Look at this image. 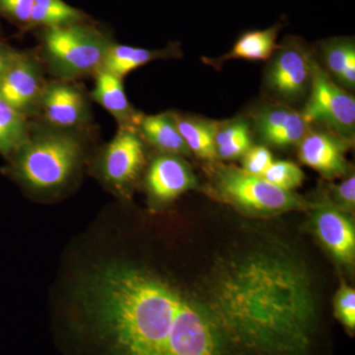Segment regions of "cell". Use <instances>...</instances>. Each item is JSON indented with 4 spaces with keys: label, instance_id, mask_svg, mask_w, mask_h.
<instances>
[{
    "label": "cell",
    "instance_id": "cell-1",
    "mask_svg": "<svg viewBox=\"0 0 355 355\" xmlns=\"http://www.w3.org/2000/svg\"><path fill=\"white\" fill-rule=\"evenodd\" d=\"M83 292L111 355H229L205 306L153 273L110 263L88 277Z\"/></svg>",
    "mask_w": 355,
    "mask_h": 355
},
{
    "label": "cell",
    "instance_id": "cell-2",
    "mask_svg": "<svg viewBox=\"0 0 355 355\" xmlns=\"http://www.w3.org/2000/svg\"><path fill=\"white\" fill-rule=\"evenodd\" d=\"M205 306L229 347L246 355H306L315 304L309 277L279 253L254 252L229 263Z\"/></svg>",
    "mask_w": 355,
    "mask_h": 355
},
{
    "label": "cell",
    "instance_id": "cell-3",
    "mask_svg": "<svg viewBox=\"0 0 355 355\" xmlns=\"http://www.w3.org/2000/svg\"><path fill=\"white\" fill-rule=\"evenodd\" d=\"M83 150L78 137L62 128L40 132L15 151L14 173L32 190H55L73 176Z\"/></svg>",
    "mask_w": 355,
    "mask_h": 355
},
{
    "label": "cell",
    "instance_id": "cell-4",
    "mask_svg": "<svg viewBox=\"0 0 355 355\" xmlns=\"http://www.w3.org/2000/svg\"><path fill=\"white\" fill-rule=\"evenodd\" d=\"M212 191L219 200L251 214H275L310 207L302 198L231 166L214 171Z\"/></svg>",
    "mask_w": 355,
    "mask_h": 355
},
{
    "label": "cell",
    "instance_id": "cell-5",
    "mask_svg": "<svg viewBox=\"0 0 355 355\" xmlns=\"http://www.w3.org/2000/svg\"><path fill=\"white\" fill-rule=\"evenodd\" d=\"M111 42L80 26L50 28L44 35L46 57L53 73L73 79L99 71Z\"/></svg>",
    "mask_w": 355,
    "mask_h": 355
},
{
    "label": "cell",
    "instance_id": "cell-6",
    "mask_svg": "<svg viewBox=\"0 0 355 355\" xmlns=\"http://www.w3.org/2000/svg\"><path fill=\"white\" fill-rule=\"evenodd\" d=\"M310 99L302 114L308 125H327L343 139L352 141L355 128L354 96L338 87L321 67L312 60Z\"/></svg>",
    "mask_w": 355,
    "mask_h": 355
},
{
    "label": "cell",
    "instance_id": "cell-7",
    "mask_svg": "<svg viewBox=\"0 0 355 355\" xmlns=\"http://www.w3.org/2000/svg\"><path fill=\"white\" fill-rule=\"evenodd\" d=\"M144 158V144L135 128L121 127L103 154V175L116 188H125L139 176Z\"/></svg>",
    "mask_w": 355,
    "mask_h": 355
},
{
    "label": "cell",
    "instance_id": "cell-8",
    "mask_svg": "<svg viewBox=\"0 0 355 355\" xmlns=\"http://www.w3.org/2000/svg\"><path fill=\"white\" fill-rule=\"evenodd\" d=\"M312 221L320 241L335 260L343 266L354 265L355 230L349 217L331 202L319 203L313 210Z\"/></svg>",
    "mask_w": 355,
    "mask_h": 355
},
{
    "label": "cell",
    "instance_id": "cell-9",
    "mask_svg": "<svg viewBox=\"0 0 355 355\" xmlns=\"http://www.w3.org/2000/svg\"><path fill=\"white\" fill-rule=\"evenodd\" d=\"M312 60L302 46L287 44L275 57L268 71V85L287 100H295L311 84Z\"/></svg>",
    "mask_w": 355,
    "mask_h": 355
},
{
    "label": "cell",
    "instance_id": "cell-10",
    "mask_svg": "<svg viewBox=\"0 0 355 355\" xmlns=\"http://www.w3.org/2000/svg\"><path fill=\"white\" fill-rule=\"evenodd\" d=\"M42 91L38 65L30 58L15 55L0 80V98L24 114L39 104Z\"/></svg>",
    "mask_w": 355,
    "mask_h": 355
},
{
    "label": "cell",
    "instance_id": "cell-11",
    "mask_svg": "<svg viewBox=\"0 0 355 355\" xmlns=\"http://www.w3.org/2000/svg\"><path fill=\"white\" fill-rule=\"evenodd\" d=\"M349 142L334 132H308L300 141L299 158L324 177H340L347 170L345 153Z\"/></svg>",
    "mask_w": 355,
    "mask_h": 355
},
{
    "label": "cell",
    "instance_id": "cell-12",
    "mask_svg": "<svg viewBox=\"0 0 355 355\" xmlns=\"http://www.w3.org/2000/svg\"><path fill=\"white\" fill-rule=\"evenodd\" d=\"M197 186L188 164L172 154L158 156L153 161L146 177V188L153 202L167 203Z\"/></svg>",
    "mask_w": 355,
    "mask_h": 355
},
{
    "label": "cell",
    "instance_id": "cell-13",
    "mask_svg": "<svg viewBox=\"0 0 355 355\" xmlns=\"http://www.w3.org/2000/svg\"><path fill=\"white\" fill-rule=\"evenodd\" d=\"M39 104L46 120L58 128L76 127L87 118V107L80 91L65 83L43 88Z\"/></svg>",
    "mask_w": 355,
    "mask_h": 355
},
{
    "label": "cell",
    "instance_id": "cell-14",
    "mask_svg": "<svg viewBox=\"0 0 355 355\" xmlns=\"http://www.w3.org/2000/svg\"><path fill=\"white\" fill-rule=\"evenodd\" d=\"M140 132L153 146L172 155H189L191 151L178 130L175 114L167 113L137 119Z\"/></svg>",
    "mask_w": 355,
    "mask_h": 355
},
{
    "label": "cell",
    "instance_id": "cell-15",
    "mask_svg": "<svg viewBox=\"0 0 355 355\" xmlns=\"http://www.w3.org/2000/svg\"><path fill=\"white\" fill-rule=\"evenodd\" d=\"M92 97L120 121L121 127L132 128V123H137L139 118L128 102L121 79L118 77L99 70Z\"/></svg>",
    "mask_w": 355,
    "mask_h": 355
},
{
    "label": "cell",
    "instance_id": "cell-16",
    "mask_svg": "<svg viewBox=\"0 0 355 355\" xmlns=\"http://www.w3.org/2000/svg\"><path fill=\"white\" fill-rule=\"evenodd\" d=\"M178 130L190 151L207 160L217 158L216 135L218 123L216 121L197 118H179L175 114Z\"/></svg>",
    "mask_w": 355,
    "mask_h": 355
},
{
    "label": "cell",
    "instance_id": "cell-17",
    "mask_svg": "<svg viewBox=\"0 0 355 355\" xmlns=\"http://www.w3.org/2000/svg\"><path fill=\"white\" fill-rule=\"evenodd\" d=\"M279 25L272 26L266 30H254L244 33L236 42L232 51L225 58H245L250 60H265L272 57L277 50V34Z\"/></svg>",
    "mask_w": 355,
    "mask_h": 355
},
{
    "label": "cell",
    "instance_id": "cell-18",
    "mask_svg": "<svg viewBox=\"0 0 355 355\" xmlns=\"http://www.w3.org/2000/svg\"><path fill=\"white\" fill-rule=\"evenodd\" d=\"M159 55L160 53L157 51L112 44L99 70L121 79L132 70L148 64Z\"/></svg>",
    "mask_w": 355,
    "mask_h": 355
},
{
    "label": "cell",
    "instance_id": "cell-19",
    "mask_svg": "<svg viewBox=\"0 0 355 355\" xmlns=\"http://www.w3.org/2000/svg\"><path fill=\"white\" fill-rule=\"evenodd\" d=\"M217 157L234 160L243 157L252 147L249 125L244 121H235L226 125H219L216 139Z\"/></svg>",
    "mask_w": 355,
    "mask_h": 355
},
{
    "label": "cell",
    "instance_id": "cell-20",
    "mask_svg": "<svg viewBox=\"0 0 355 355\" xmlns=\"http://www.w3.org/2000/svg\"><path fill=\"white\" fill-rule=\"evenodd\" d=\"M28 139L24 114L0 98V153L17 150Z\"/></svg>",
    "mask_w": 355,
    "mask_h": 355
},
{
    "label": "cell",
    "instance_id": "cell-21",
    "mask_svg": "<svg viewBox=\"0 0 355 355\" xmlns=\"http://www.w3.org/2000/svg\"><path fill=\"white\" fill-rule=\"evenodd\" d=\"M79 17L78 11L62 0H35L30 23L50 29L73 25Z\"/></svg>",
    "mask_w": 355,
    "mask_h": 355
},
{
    "label": "cell",
    "instance_id": "cell-22",
    "mask_svg": "<svg viewBox=\"0 0 355 355\" xmlns=\"http://www.w3.org/2000/svg\"><path fill=\"white\" fill-rule=\"evenodd\" d=\"M261 178L282 190L293 191L302 184L304 173L294 163L277 161L272 163Z\"/></svg>",
    "mask_w": 355,
    "mask_h": 355
},
{
    "label": "cell",
    "instance_id": "cell-23",
    "mask_svg": "<svg viewBox=\"0 0 355 355\" xmlns=\"http://www.w3.org/2000/svg\"><path fill=\"white\" fill-rule=\"evenodd\" d=\"M296 114L297 112L282 105L263 110L257 118V132L266 141L273 133L286 127Z\"/></svg>",
    "mask_w": 355,
    "mask_h": 355
},
{
    "label": "cell",
    "instance_id": "cell-24",
    "mask_svg": "<svg viewBox=\"0 0 355 355\" xmlns=\"http://www.w3.org/2000/svg\"><path fill=\"white\" fill-rule=\"evenodd\" d=\"M352 40L335 39L324 46V57L329 69L333 76L340 80L345 72L349 53L354 50Z\"/></svg>",
    "mask_w": 355,
    "mask_h": 355
},
{
    "label": "cell",
    "instance_id": "cell-25",
    "mask_svg": "<svg viewBox=\"0 0 355 355\" xmlns=\"http://www.w3.org/2000/svg\"><path fill=\"white\" fill-rule=\"evenodd\" d=\"M336 316L345 328L354 331L355 328V291L347 284H342L335 298Z\"/></svg>",
    "mask_w": 355,
    "mask_h": 355
},
{
    "label": "cell",
    "instance_id": "cell-26",
    "mask_svg": "<svg viewBox=\"0 0 355 355\" xmlns=\"http://www.w3.org/2000/svg\"><path fill=\"white\" fill-rule=\"evenodd\" d=\"M272 155L265 146H252L243 156V171L253 176L263 177L272 163Z\"/></svg>",
    "mask_w": 355,
    "mask_h": 355
},
{
    "label": "cell",
    "instance_id": "cell-27",
    "mask_svg": "<svg viewBox=\"0 0 355 355\" xmlns=\"http://www.w3.org/2000/svg\"><path fill=\"white\" fill-rule=\"evenodd\" d=\"M331 198L336 209L342 211L352 212L355 207V177L354 174L343 181L331 190Z\"/></svg>",
    "mask_w": 355,
    "mask_h": 355
},
{
    "label": "cell",
    "instance_id": "cell-28",
    "mask_svg": "<svg viewBox=\"0 0 355 355\" xmlns=\"http://www.w3.org/2000/svg\"><path fill=\"white\" fill-rule=\"evenodd\" d=\"M35 0H0V9L13 19L30 23Z\"/></svg>",
    "mask_w": 355,
    "mask_h": 355
},
{
    "label": "cell",
    "instance_id": "cell-29",
    "mask_svg": "<svg viewBox=\"0 0 355 355\" xmlns=\"http://www.w3.org/2000/svg\"><path fill=\"white\" fill-rule=\"evenodd\" d=\"M15 55L16 53H11L10 51L7 50L6 46L0 44V80L6 74V70L8 69L9 65L12 62Z\"/></svg>",
    "mask_w": 355,
    "mask_h": 355
}]
</instances>
